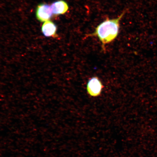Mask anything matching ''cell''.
I'll return each instance as SVG.
<instances>
[{
    "label": "cell",
    "instance_id": "cell-1",
    "mask_svg": "<svg viewBox=\"0 0 157 157\" xmlns=\"http://www.w3.org/2000/svg\"><path fill=\"white\" fill-rule=\"evenodd\" d=\"M124 11L117 18L106 19L98 25L95 31L87 36H97L102 44V48L105 52L106 44H109L117 38L119 34L120 21L126 13Z\"/></svg>",
    "mask_w": 157,
    "mask_h": 157
},
{
    "label": "cell",
    "instance_id": "cell-2",
    "mask_svg": "<svg viewBox=\"0 0 157 157\" xmlns=\"http://www.w3.org/2000/svg\"><path fill=\"white\" fill-rule=\"evenodd\" d=\"M103 86L99 78L95 76L90 78L87 86V90L91 97H97L101 94Z\"/></svg>",
    "mask_w": 157,
    "mask_h": 157
},
{
    "label": "cell",
    "instance_id": "cell-3",
    "mask_svg": "<svg viewBox=\"0 0 157 157\" xmlns=\"http://www.w3.org/2000/svg\"><path fill=\"white\" fill-rule=\"evenodd\" d=\"M52 11L51 6L46 3H41L37 6L36 18L41 22L48 21L52 17Z\"/></svg>",
    "mask_w": 157,
    "mask_h": 157
},
{
    "label": "cell",
    "instance_id": "cell-4",
    "mask_svg": "<svg viewBox=\"0 0 157 157\" xmlns=\"http://www.w3.org/2000/svg\"><path fill=\"white\" fill-rule=\"evenodd\" d=\"M53 14L55 15L63 14L68 9L67 3L63 0H59L53 3L51 6Z\"/></svg>",
    "mask_w": 157,
    "mask_h": 157
},
{
    "label": "cell",
    "instance_id": "cell-5",
    "mask_svg": "<svg viewBox=\"0 0 157 157\" xmlns=\"http://www.w3.org/2000/svg\"><path fill=\"white\" fill-rule=\"evenodd\" d=\"M42 31L44 36L47 37H56L58 36L56 34L57 26L52 21H45L42 27Z\"/></svg>",
    "mask_w": 157,
    "mask_h": 157
}]
</instances>
